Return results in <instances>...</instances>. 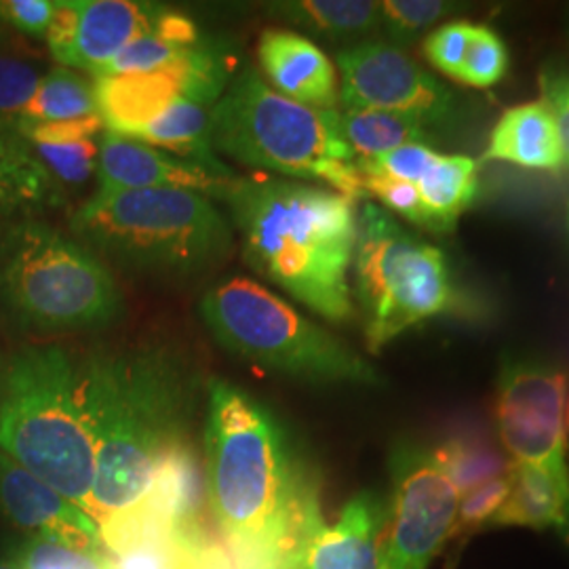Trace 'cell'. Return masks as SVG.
<instances>
[{
  "instance_id": "obj_26",
  "label": "cell",
  "mask_w": 569,
  "mask_h": 569,
  "mask_svg": "<svg viewBox=\"0 0 569 569\" xmlns=\"http://www.w3.org/2000/svg\"><path fill=\"white\" fill-rule=\"evenodd\" d=\"M274 13L291 26L329 41H357L380 30V2L305 0L279 2Z\"/></svg>"
},
{
  "instance_id": "obj_28",
  "label": "cell",
  "mask_w": 569,
  "mask_h": 569,
  "mask_svg": "<svg viewBox=\"0 0 569 569\" xmlns=\"http://www.w3.org/2000/svg\"><path fill=\"white\" fill-rule=\"evenodd\" d=\"M435 456L460 496L509 475L512 465V460H507L500 449L477 435L453 437L441 448L435 449Z\"/></svg>"
},
{
  "instance_id": "obj_39",
  "label": "cell",
  "mask_w": 569,
  "mask_h": 569,
  "mask_svg": "<svg viewBox=\"0 0 569 569\" xmlns=\"http://www.w3.org/2000/svg\"><path fill=\"white\" fill-rule=\"evenodd\" d=\"M182 540L180 569H234L222 545L201 528L188 533H178Z\"/></svg>"
},
{
  "instance_id": "obj_27",
  "label": "cell",
  "mask_w": 569,
  "mask_h": 569,
  "mask_svg": "<svg viewBox=\"0 0 569 569\" xmlns=\"http://www.w3.org/2000/svg\"><path fill=\"white\" fill-rule=\"evenodd\" d=\"M91 114H98L93 81L60 66L42 77L32 100L4 131L37 122L74 121Z\"/></svg>"
},
{
  "instance_id": "obj_1",
  "label": "cell",
  "mask_w": 569,
  "mask_h": 569,
  "mask_svg": "<svg viewBox=\"0 0 569 569\" xmlns=\"http://www.w3.org/2000/svg\"><path fill=\"white\" fill-rule=\"evenodd\" d=\"M204 477L234 569H306L326 528L319 475L277 416L224 380L209 385Z\"/></svg>"
},
{
  "instance_id": "obj_9",
  "label": "cell",
  "mask_w": 569,
  "mask_h": 569,
  "mask_svg": "<svg viewBox=\"0 0 569 569\" xmlns=\"http://www.w3.org/2000/svg\"><path fill=\"white\" fill-rule=\"evenodd\" d=\"M355 298L371 352L411 327L456 310L458 291L446 253L397 222L380 204L357 213Z\"/></svg>"
},
{
  "instance_id": "obj_38",
  "label": "cell",
  "mask_w": 569,
  "mask_h": 569,
  "mask_svg": "<svg viewBox=\"0 0 569 569\" xmlns=\"http://www.w3.org/2000/svg\"><path fill=\"white\" fill-rule=\"evenodd\" d=\"M542 102L547 103L557 122L563 148V164H569V68L549 66L540 77Z\"/></svg>"
},
{
  "instance_id": "obj_23",
  "label": "cell",
  "mask_w": 569,
  "mask_h": 569,
  "mask_svg": "<svg viewBox=\"0 0 569 569\" xmlns=\"http://www.w3.org/2000/svg\"><path fill=\"white\" fill-rule=\"evenodd\" d=\"M138 142L169 150V154L201 164L207 171L232 180V171L226 167L209 138V110L204 106L178 98L163 114L148 122L142 131L131 138Z\"/></svg>"
},
{
  "instance_id": "obj_6",
  "label": "cell",
  "mask_w": 569,
  "mask_h": 569,
  "mask_svg": "<svg viewBox=\"0 0 569 569\" xmlns=\"http://www.w3.org/2000/svg\"><path fill=\"white\" fill-rule=\"evenodd\" d=\"M70 228L102 260L150 277L201 274L222 264L234 243L224 213L190 190L96 192Z\"/></svg>"
},
{
  "instance_id": "obj_21",
  "label": "cell",
  "mask_w": 569,
  "mask_h": 569,
  "mask_svg": "<svg viewBox=\"0 0 569 569\" xmlns=\"http://www.w3.org/2000/svg\"><path fill=\"white\" fill-rule=\"evenodd\" d=\"M483 161L523 169H559L563 148L549 106L540 100L509 108L491 129Z\"/></svg>"
},
{
  "instance_id": "obj_42",
  "label": "cell",
  "mask_w": 569,
  "mask_h": 569,
  "mask_svg": "<svg viewBox=\"0 0 569 569\" xmlns=\"http://www.w3.org/2000/svg\"><path fill=\"white\" fill-rule=\"evenodd\" d=\"M0 569H18V568H7V566H0Z\"/></svg>"
},
{
  "instance_id": "obj_18",
  "label": "cell",
  "mask_w": 569,
  "mask_h": 569,
  "mask_svg": "<svg viewBox=\"0 0 569 569\" xmlns=\"http://www.w3.org/2000/svg\"><path fill=\"white\" fill-rule=\"evenodd\" d=\"M98 114L108 131L136 138L148 122L182 98L180 82L171 68L152 72L100 77L93 81Z\"/></svg>"
},
{
  "instance_id": "obj_17",
  "label": "cell",
  "mask_w": 569,
  "mask_h": 569,
  "mask_svg": "<svg viewBox=\"0 0 569 569\" xmlns=\"http://www.w3.org/2000/svg\"><path fill=\"white\" fill-rule=\"evenodd\" d=\"M387 531L388 498L361 491L346 505L340 521L317 536L306 569H382Z\"/></svg>"
},
{
  "instance_id": "obj_16",
  "label": "cell",
  "mask_w": 569,
  "mask_h": 569,
  "mask_svg": "<svg viewBox=\"0 0 569 569\" xmlns=\"http://www.w3.org/2000/svg\"><path fill=\"white\" fill-rule=\"evenodd\" d=\"M258 60L277 93L315 110H336L340 96L336 68L305 34L268 28L258 42Z\"/></svg>"
},
{
  "instance_id": "obj_15",
  "label": "cell",
  "mask_w": 569,
  "mask_h": 569,
  "mask_svg": "<svg viewBox=\"0 0 569 569\" xmlns=\"http://www.w3.org/2000/svg\"><path fill=\"white\" fill-rule=\"evenodd\" d=\"M0 509L20 528L70 549L106 552L100 526L0 451Z\"/></svg>"
},
{
  "instance_id": "obj_29",
  "label": "cell",
  "mask_w": 569,
  "mask_h": 569,
  "mask_svg": "<svg viewBox=\"0 0 569 569\" xmlns=\"http://www.w3.org/2000/svg\"><path fill=\"white\" fill-rule=\"evenodd\" d=\"M456 11L458 4L446 0H385L380 2V30L401 49Z\"/></svg>"
},
{
  "instance_id": "obj_8",
  "label": "cell",
  "mask_w": 569,
  "mask_h": 569,
  "mask_svg": "<svg viewBox=\"0 0 569 569\" xmlns=\"http://www.w3.org/2000/svg\"><path fill=\"white\" fill-rule=\"evenodd\" d=\"M201 317L226 350L266 371L310 385H385L357 350L256 281L230 279L211 287Z\"/></svg>"
},
{
  "instance_id": "obj_32",
  "label": "cell",
  "mask_w": 569,
  "mask_h": 569,
  "mask_svg": "<svg viewBox=\"0 0 569 569\" xmlns=\"http://www.w3.org/2000/svg\"><path fill=\"white\" fill-rule=\"evenodd\" d=\"M42 74L34 61L0 51V124L7 129L32 100Z\"/></svg>"
},
{
  "instance_id": "obj_40",
  "label": "cell",
  "mask_w": 569,
  "mask_h": 569,
  "mask_svg": "<svg viewBox=\"0 0 569 569\" xmlns=\"http://www.w3.org/2000/svg\"><path fill=\"white\" fill-rule=\"evenodd\" d=\"M9 34H7V30H4V23L0 21V51H7V47H9Z\"/></svg>"
},
{
  "instance_id": "obj_2",
  "label": "cell",
  "mask_w": 569,
  "mask_h": 569,
  "mask_svg": "<svg viewBox=\"0 0 569 569\" xmlns=\"http://www.w3.org/2000/svg\"><path fill=\"white\" fill-rule=\"evenodd\" d=\"M96 443L91 519L103 528L142 509L164 453L188 439L199 380L171 346H138L81 363Z\"/></svg>"
},
{
  "instance_id": "obj_10",
  "label": "cell",
  "mask_w": 569,
  "mask_h": 569,
  "mask_svg": "<svg viewBox=\"0 0 569 569\" xmlns=\"http://www.w3.org/2000/svg\"><path fill=\"white\" fill-rule=\"evenodd\" d=\"M496 427L512 462L569 475V371L507 357L498 376Z\"/></svg>"
},
{
  "instance_id": "obj_11",
  "label": "cell",
  "mask_w": 569,
  "mask_h": 569,
  "mask_svg": "<svg viewBox=\"0 0 569 569\" xmlns=\"http://www.w3.org/2000/svg\"><path fill=\"white\" fill-rule=\"evenodd\" d=\"M458 505L460 493L435 449L416 443L392 449L382 569H428L451 538Z\"/></svg>"
},
{
  "instance_id": "obj_35",
  "label": "cell",
  "mask_w": 569,
  "mask_h": 569,
  "mask_svg": "<svg viewBox=\"0 0 569 569\" xmlns=\"http://www.w3.org/2000/svg\"><path fill=\"white\" fill-rule=\"evenodd\" d=\"M472 26L468 21H448L435 28L422 42V53L435 70L458 81L462 63L467 58L468 42L472 34Z\"/></svg>"
},
{
  "instance_id": "obj_41",
  "label": "cell",
  "mask_w": 569,
  "mask_h": 569,
  "mask_svg": "<svg viewBox=\"0 0 569 569\" xmlns=\"http://www.w3.org/2000/svg\"><path fill=\"white\" fill-rule=\"evenodd\" d=\"M566 232H568V239H569V199H568V207H566Z\"/></svg>"
},
{
  "instance_id": "obj_3",
  "label": "cell",
  "mask_w": 569,
  "mask_h": 569,
  "mask_svg": "<svg viewBox=\"0 0 569 569\" xmlns=\"http://www.w3.org/2000/svg\"><path fill=\"white\" fill-rule=\"evenodd\" d=\"M243 258L260 277L331 323L355 315V201L323 186L256 176L226 192Z\"/></svg>"
},
{
  "instance_id": "obj_37",
  "label": "cell",
  "mask_w": 569,
  "mask_h": 569,
  "mask_svg": "<svg viewBox=\"0 0 569 569\" xmlns=\"http://www.w3.org/2000/svg\"><path fill=\"white\" fill-rule=\"evenodd\" d=\"M53 0H0V21L21 34L41 39L56 16Z\"/></svg>"
},
{
  "instance_id": "obj_34",
  "label": "cell",
  "mask_w": 569,
  "mask_h": 569,
  "mask_svg": "<svg viewBox=\"0 0 569 569\" xmlns=\"http://www.w3.org/2000/svg\"><path fill=\"white\" fill-rule=\"evenodd\" d=\"M507 493H509V475L498 477L493 481L462 493L449 540H460V545H465L470 533L489 528L491 519L505 505Z\"/></svg>"
},
{
  "instance_id": "obj_5",
  "label": "cell",
  "mask_w": 569,
  "mask_h": 569,
  "mask_svg": "<svg viewBox=\"0 0 569 569\" xmlns=\"http://www.w3.org/2000/svg\"><path fill=\"white\" fill-rule=\"evenodd\" d=\"M218 154L287 178L319 180L357 201L366 197L357 157L342 136L338 110H315L277 93L244 68L209 110Z\"/></svg>"
},
{
  "instance_id": "obj_33",
  "label": "cell",
  "mask_w": 569,
  "mask_h": 569,
  "mask_svg": "<svg viewBox=\"0 0 569 569\" xmlns=\"http://www.w3.org/2000/svg\"><path fill=\"white\" fill-rule=\"evenodd\" d=\"M37 159L60 183H84L98 169L100 146L93 140L74 143H28Z\"/></svg>"
},
{
  "instance_id": "obj_22",
  "label": "cell",
  "mask_w": 569,
  "mask_h": 569,
  "mask_svg": "<svg viewBox=\"0 0 569 569\" xmlns=\"http://www.w3.org/2000/svg\"><path fill=\"white\" fill-rule=\"evenodd\" d=\"M61 203V183L37 159L28 142L0 129V224L32 218L37 209Z\"/></svg>"
},
{
  "instance_id": "obj_36",
  "label": "cell",
  "mask_w": 569,
  "mask_h": 569,
  "mask_svg": "<svg viewBox=\"0 0 569 569\" xmlns=\"http://www.w3.org/2000/svg\"><path fill=\"white\" fill-rule=\"evenodd\" d=\"M103 124L100 114H91L74 121L37 122L23 124L13 133H18L28 143H74L93 140L102 131Z\"/></svg>"
},
{
  "instance_id": "obj_20",
  "label": "cell",
  "mask_w": 569,
  "mask_h": 569,
  "mask_svg": "<svg viewBox=\"0 0 569 569\" xmlns=\"http://www.w3.org/2000/svg\"><path fill=\"white\" fill-rule=\"evenodd\" d=\"M204 491L199 453L188 437L164 453L140 510L154 515L176 533L207 528L203 519Z\"/></svg>"
},
{
  "instance_id": "obj_31",
  "label": "cell",
  "mask_w": 569,
  "mask_h": 569,
  "mask_svg": "<svg viewBox=\"0 0 569 569\" xmlns=\"http://www.w3.org/2000/svg\"><path fill=\"white\" fill-rule=\"evenodd\" d=\"M11 557L18 569H112L106 552L70 549L39 536L23 540Z\"/></svg>"
},
{
  "instance_id": "obj_30",
  "label": "cell",
  "mask_w": 569,
  "mask_h": 569,
  "mask_svg": "<svg viewBox=\"0 0 569 569\" xmlns=\"http://www.w3.org/2000/svg\"><path fill=\"white\" fill-rule=\"evenodd\" d=\"M509 70V49L502 37L489 26H472L467 58L458 82L475 89H488L502 81Z\"/></svg>"
},
{
  "instance_id": "obj_4",
  "label": "cell",
  "mask_w": 569,
  "mask_h": 569,
  "mask_svg": "<svg viewBox=\"0 0 569 569\" xmlns=\"http://www.w3.org/2000/svg\"><path fill=\"white\" fill-rule=\"evenodd\" d=\"M0 451L91 517L96 443L81 363L60 346L20 350L0 380Z\"/></svg>"
},
{
  "instance_id": "obj_7",
  "label": "cell",
  "mask_w": 569,
  "mask_h": 569,
  "mask_svg": "<svg viewBox=\"0 0 569 569\" xmlns=\"http://www.w3.org/2000/svg\"><path fill=\"white\" fill-rule=\"evenodd\" d=\"M0 302L37 333L100 329L122 310L102 258L39 218H20L0 232Z\"/></svg>"
},
{
  "instance_id": "obj_12",
  "label": "cell",
  "mask_w": 569,
  "mask_h": 569,
  "mask_svg": "<svg viewBox=\"0 0 569 569\" xmlns=\"http://www.w3.org/2000/svg\"><path fill=\"white\" fill-rule=\"evenodd\" d=\"M345 110H387L425 122L437 136L449 131L460 106L446 82L432 77L390 42L359 41L338 53Z\"/></svg>"
},
{
  "instance_id": "obj_14",
  "label": "cell",
  "mask_w": 569,
  "mask_h": 569,
  "mask_svg": "<svg viewBox=\"0 0 569 569\" xmlns=\"http://www.w3.org/2000/svg\"><path fill=\"white\" fill-rule=\"evenodd\" d=\"M96 173L100 194L119 190H190L224 201L234 182V178L226 180L201 164L112 131L103 133Z\"/></svg>"
},
{
  "instance_id": "obj_24",
  "label": "cell",
  "mask_w": 569,
  "mask_h": 569,
  "mask_svg": "<svg viewBox=\"0 0 569 569\" xmlns=\"http://www.w3.org/2000/svg\"><path fill=\"white\" fill-rule=\"evenodd\" d=\"M413 186L427 209L428 232L448 234L477 197V163L462 154L435 152Z\"/></svg>"
},
{
  "instance_id": "obj_19",
  "label": "cell",
  "mask_w": 569,
  "mask_h": 569,
  "mask_svg": "<svg viewBox=\"0 0 569 569\" xmlns=\"http://www.w3.org/2000/svg\"><path fill=\"white\" fill-rule=\"evenodd\" d=\"M549 529L569 547V475L512 462L509 493L489 528Z\"/></svg>"
},
{
  "instance_id": "obj_13",
  "label": "cell",
  "mask_w": 569,
  "mask_h": 569,
  "mask_svg": "<svg viewBox=\"0 0 569 569\" xmlns=\"http://www.w3.org/2000/svg\"><path fill=\"white\" fill-rule=\"evenodd\" d=\"M164 7L133 0H61L47 30L53 60L93 72L157 30Z\"/></svg>"
},
{
  "instance_id": "obj_25",
  "label": "cell",
  "mask_w": 569,
  "mask_h": 569,
  "mask_svg": "<svg viewBox=\"0 0 569 569\" xmlns=\"http://www.w3.org/2000/svg\"><path fill=\"white\" fill-rule=\"evenodd\" d=\"M340 129L357 157V163L382 157L403 146L439 142V136L425 122L387 110H345L340 112Z\"/></svg>"
}]
</instances>
